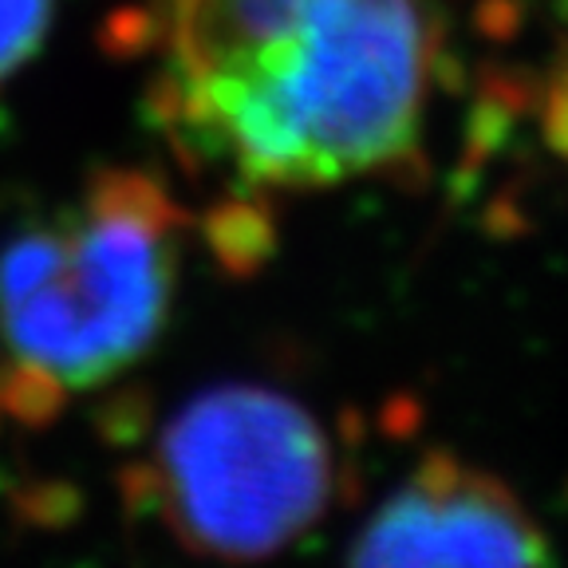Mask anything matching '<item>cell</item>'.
I'll use <instances>...</instances> for the list:
<instances>
[{"instance_id":"obj_1","label":"cell","mask_w":568,"mask_h":568,"mask_svg":"<svg viewBox=\"0 0 568 568\" xmlns=\"http://www.w3.org/2000/svg\"><path fill=\"white\" fill-rule=\"evenodd\" d=\"M142 123L241 190H328L418 162L435 44L415 0H162Z\"/></svg>"},{"instance_id":"obj_2","label":"cell","mask_w":568,"mask_h":568,"mask_svg":"<svg viewBox=\"0 0 568 568\" xmlns=\"http://www.w3.org/2000/svg\"><path fill=\"white\" fill-rule=\"evenodd\" d=\"M159 517L197 557L248 565L328 514L339 466L328 430L293 395L222 383L178 410L154 450Z\"/></svg>"},{"instance_id":"obj_3","label":"cell","mask_w":568,"mask_h":568,"mask_svg":"<svg viewBox=\"0 0 568 568\" xmlns=\"http://www.w3.org/2000/svg\"><path fill=\"white\" fill-rule=\"evenodd\" d=\"M178 233L119 217L28 225L0 245V336L68 387L139 364L170 320Z\"/></svg>"},{"instance_id":"obj_4","label":"cell","mask_w":568,"mask_h":568,"mask_svg":"<svg viewBox=\"0 0 568 568\" xmlns=\"http://www.w3.org/2000/svg\"><path fill=\"white\" fill-rule=\"evenodd\" d=\"M549 537L525 501L450 450H430L383 497L347 568H549Z\"/></svg>"},{"instance_id":"obj_5","label":"cell","mask_w":568,"mask_h":568,"mask_svg":"<svg viewBox=\"0 0 568 568\" xmlns=\"http://www.w3.org/2000/svg\"><path fill=\"white\" fill-rule=\"evenodd\" d=\"M205 248L213 253L217 268L233 281H248L273 261L276 253V222L265 194L241 190L210 205L202 217Z\"/></svg>"},{"instance_id":"obj_6","label":"cell","mask_w":568,"mask_h":568,"mask_svg":"<svg viewBox=\"0 0 568 568\" xmlns=\"http://www.w3.org/2000/svg\"><path fill=\"white\" fill-rule=\"evenodd\" d=\"M83 213L146 225L154 233H182L190 213L170 197L162 178L142 166H95L83 194Z\"/></svg>"},{"instance_id":"obj_7","label":"cell","mask_w":568,"mask_h":568,"mask_svg":"<svg viewBox=\"0 0 568 568\" xmlns=\"http://www.w3.org/2000/svg\"><path fill=\"white\" fill-rule=\"evenodd\" d=\"M170 40V12L162 0H123L99 17L95 48L111 63H134L162 52Z\"/></svg>"},{"instance_id":"obj_8","label":"cell","mask_w":568,"mask_h":568,"mask_svg":"<svg viewBox=\"0 0 568 568\" xmlns=\"http://www.w3.org/2000/svg\"><path fill=\"white\" fill-rule=\"evenodd\" d=\"M0 410L24 430H44L68 410V383L36 359H12L0 367Z\"/></svg>"},{"instance_id":"obj_9","label":"cell","mask_w":568,"mask_h":568,"mask_svg":"<svg viewBox=\"0 0 568 568\" xmlns=\"http://www.w3.org/2000/svg\"><path fill=\"white\" fill-rule=\"evenodd\" d=\"M88 509L80 481L71 478H24L9 489V514L28 532H63Z\"/></svg>"},{"instance_id":"obj_10","label":"cell","mask_w":568,"mask_h":568,"mask_svg":"<svg viewBox=\"0 0 568 568\" xmlns=\"http://www.w3.org/2000/svg\"><path fill=\"white\" fill-rule=\"evenodd\" d=\"M91 430L111 450H131L154 430V395L142 383H123L91 407Z\"/></svg>"},{"instance_id":"obj_11","label":"cell","mask_w":568,"mask_h":568,"mask_svg":"<svg viewBox=\"0 0 568 568\" xmlns=\"http://www.w3.org/2000/svg\"><path fill=\"white\" fill-rule=\"evenodd\" d=\"M55 0H0V83L44 48Z\"/></svg>"},{"instance_id":"obj_12","label":"cell","mask_w":568,"mask_h":568,"mask_svg":"<svg viewBox=\"0 0 568 568\" xmlns=\"http://www.w3.org/2000/svg\"><path fill=\"white\" fill-rule=\"evenodd\" d=\"M123 509L131 517H159V478H154L151 462H131L115 478Z\"/></svg>"},{"instance_id":"obj_13","label":"cell","mask_w":568,"mask_h":568,"mask_svg":"<svg viewBox=\"0 0 568 568\" xmlns=\"http://www.w3.org/2000/svg\"><path fill=\"white\" fill-rule=\"evenodd\" d=\"M521 20V4L517 0H486L478 9V24L486 28L489 36H509Z\"/></svg>"},{"instance_id":"obj_14","label":"cell","mask_w":568,"mask_h":568,"mask_svg":"<svg viewBox=\"0 0 568 568\" xmlns=\"http://www.w3.org/2000/svg\"><path fill=\"white\" fill-rule=\"evenodd\" d=\"M549 134L560 151H568V71H560L557 88L549 95Z\"/></svg>"}]
</instances>
